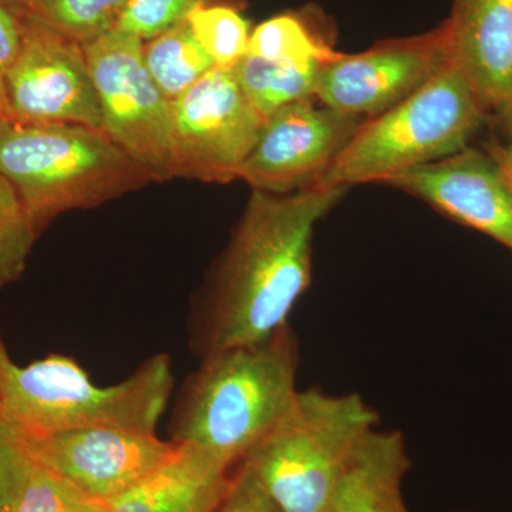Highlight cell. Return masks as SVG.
Listing matches in <instances>:
<instances>
[{
	"instance_id": "obj_1",
	"label": "cell",
	"mask_w": 512,
	"mask_h": 512,
	"mask_svg": "<svg viewBox=\"0 0 512 512\" xmlns=\"http://www.w3.org/2000/svg\"><path fill=\"white\" fill-rule=\"evenodd\" d=\"M348 188L252 191L204 281L191 298L188 346L202 360L271 338L311 285L316 224Z\"/></svg>"
},
{
	"instance_id": "obj_17",
	"label": "cell",
	"mask_w": 512,
	"mask_h": 512,
	"mask_svg": "<svg viewBox=\"0 0 512 512\" xmlns=\"http://www.w3.org/2000/svg\"><path fill=\"white\" fill-rule=\"evenodd\" d=\"M248 53L298 66H325L342 56L323 32L319 10L284 13L265 20L252 30Z\"/></svg>"
},
{
	"instance_id": "obj_16",
	"label": "cell",
	"mask_w": 512,
	"mask_h": 512,
	"mask_svg": "<svg viewBox=\"0 0 512 512\" xmlns=\"http://www.w3.org/2000/svg\"><path fill=\"white\" fill-rule=\"evenodd\" d=\"M410 467L400 431H370L340 476L329 512H410L402 493Z\"/></svg>"
},
{
	"instance_id": "obj_5",
	"label": "cell",
	"mask_w": 512,
	"mask_h": 512,
	"mask_svg": "<svg viewBox=\"0 0 512 512\" xmlns=\"http://www.w3.org/2000/svg\"><path fill=\"white\" fill-rule=\"evenodd\" d=\"M488 123L466 74L450 60L416 92L363 121L316 185L386 184L470 147Z\"/></svg>"
},
{
	"instance_id": "obj_7",
	"label": "cell",
	"mask_w": 512,
	"mask_h": 512,
	"mask_svg": "<svg viewBox=\"0 0 512 512\" xmlns=\"http://www.w3.org/2000/svg\"><path fill=\"white\" fill-rule=\"evenodd\" d=\"M103 130L153 183L173 180L170 101L144 62L140 37L116 28L83 45Z\"/></svg>"
},
{
	"instance_id": "obj_14",
	"label": "cell",
	"mask_w": 512,
	"mask_h": 512,
	"mask_svg": "<svg viewBox=\"0 0 512 512\" xmlns=\"http://www.w3.org/2000/svg\"><path fill=\"white\" fill-rule=\"evenodd\" d=\"M454 62L491 121L512 111V0H451Z\"/></svg>"
},
{
	"instance_id": "obj_20",
	"label": "cell",
	"mask_w": 512,
	"mask_h": 512,
	"mask_svg": "<svg viewBox=\"0 0 512 512\" xmlns=\"http://www.w3.org/2000/svg\"><path fill=\"white\" fill-rule=\"evenodd\" d=\"M26 18L83 46L113 29L128 0H8Z\"/></svg>"
},
{
	"instance_id": "obj_27",
	"label": "cell",
	"mask_w": 512,
	"mask_h": 512,
	"mask_svg": "<svg viewBox=\"0 0 512 512\" xmlns=\"http://www.w3.org/2000/svg\"><path fill=\"white\" fill-rule=\"evenodd\" d=\"M22 47V16L8 0H0V119L5 117L6 77Z\"/></svg>"
},
{
	"instance_id": "obj_19",
	"label": "cell",
	"mask_w": 512,
	"mask_h": 512,
	"mask_svg": "<svg viewBox=\"0 0 512 512\" xmlns=\"http://www.w3.org/2000/svg\"><path fill=\"white\" fill-rule=\"evenodd\" d=\"M144 62L170 103L217 67L187 20L144 42Z\"/></svg>"
},
{
	"instance_id": "obj_9",
	"label": "cell",
	"mask_w": 512,
	"mask_h": 512,
	"mask_svg": "<svg viewBox=\"0 0 512 512\" xmlns=\"http://www.w3.org/2000/svg\"><path fill=\"white\" fill-rule=\"evenodd\" d=\"M450 60L446 19L429 32L382 40L353 55L342 53L320 67L315 99L339 113L370 119L416 92Z\"/></svg>"
},
{
	"instance_id": "obj_6",
	"label": "cell",
	"mask_w": 512,
	"mask_h": 512,
	"mask_svg": "<svg viewBox=\"0 0 512 512\" xmlns=\"http://www.w3.org/2000/svg\"><path fill=\"white\" fill-rule=\"evenodd\" d=\"M379 416L357 393L299 390L291 409L241 461L281 512H329L346 466Z\"/></svg>"
},
{
	"instance_id": "obj_22",
	"label": "cell",
	"mask_w": 512,
	"mask_h": 512,
	"mask_svg": "<svg viewBox=\"0 0 512 512\" xmlns=\"http://www.w3.org/2000/svg\"><path fill=\"white\" fill-rule=\"evenodd\" d=\"M40 232L18 192L0 177V289L19 281Z\"/></svg>"
},
{
	"instance_id": "obj_2",
	"label": "cell",
	"mask_w": 512,
	"mask_h": 512,
	"mask_svg": "<svg viewBox=\"0 0 512 512\" xmlns=\"http://www.w3.org/2000/svg\"><path fill=\"white\" fill-rule=\"evenodd\" d=\"M200 362L175 396L170 441L201 448L232 468L295 402L298 336L286 325L262 342L222 350Z\"/></svg>"
},
{
	"instance_id": "obj_13",
	"label": "cell",
	"mask_w": 512,
	"mask_h": 512,
	"mask_svg": "<svg viewBox=\"0 0 512 512\" xmlns=\"http://www.w3.org/2000/svg\"><path fill=\"white\" fill-rule=\"evenodd\" d=\"M386 184L427 202L512 252V188L485 148H464L436 163L396 175Z\"/></svg>"
},
{
	"instance_id": "obj_29",
	"label": "cell",
	"mask_w": 512,
	"mask_h": 512,
	"mask_svg": "<svg viewBox=\"0 0 512 512\" xmlns=\"http://www.w3.org/2000/svg\"><path fill=\"white\" fill-rule=\"evenodd\" d=\"M511 113H512V111H511Z\"/></svg>"
},
{
	"instance_id": "obj_4",
	"label": "cell",
	"mask_w": 512,
	"mask_h": 512,
	"mask_svg": "<svg viewBox=\"0 0 512 512\" xmlns=\"http://www.w3.org/2000/svg\"><path fill=\"white\" fill-rule=\"evenodd\" d=\"M0 177L43 231L63 212L92 210L153 183L100 128L0 119Z\"/></svg>"
},
{
	"instance_id": "obj_11",
	"label": "cell",
	"mask_w": 512,
	"mask_h": 512,
	"mask_svg": "<svg viewBox=\"0 0 512 512\" xmlns=\"http://www.w3.org/2000/svg\"><path fill=\"white\" fill-rule=\"evenodd\" d=\"M365 120L329 109L315 97L288 104L266 119L238 178L268 194L315 187Z\"/></svg>"
},
{
	"instance_id": "obj_26",
	"label": "cell",
	"mask_w": 512,
	"mask_h": 512,
	"mask_svg": "<svg viewBox=\"0 0 512 512\" xmlns=\"http://www.w3.org/2000/svg\"><path fill=\"white\" fill-rule=\"evenodd\" d=\"M217 512H281L244 464L232 473L231 484Z\"/></svg>"
},
{
	"instance_id": "obj_25",
	"label": "cell",
	"mask_w": 512,
	"mask_h": 512,
	"mask_svg": "<svg viewBox=\"0 0 512 512\" xmlns=\"http://www.w3.org/2000/svg\"><path fill=\"white\" fill-rule=\"evenodd\" d=\"M30 468L19 434L0 416V512L16 511Z\"/></svg>"
},
{
	"instance_id": "obj_10",
	"label": "cell",
	"mask_w": 512,
	"mask_h": 512,
	"mask_svg": "<svg viewBox=\"0 0 512 512\" xmlns=\"http://www.w3.org/2000/svg\"><path fill=\"white\" fill-rule=\"evenodd\" d=\"M20 16L22 47L6 77L3 119L20 124H82L103 130L99 97L83 46Z\"/></svg>"
},
{
	"instance_id": "obj_3",
	"label": "cell",
	"mask_w": 512,
	"mask_h": 512,
	"mask_svg": "<svg viewBox=\"0 0 512 512\" xmlns=\"http://www.w3.org/2000/svg\"><path fill=\"white\" fill-rule=\"evenodd\" d=\"M173 392V365L164 353L101 387L69 356L52 353L19 366L0 333V416L20 437L89 427L157 434Z\"/></svg>"
},
{
	"instance_id": "obj_12",
	"label": "cell",
	"mask_w": 512,
	"mask_h": 512,
	"mask_svg": "<svg viewBox=\"0 0 512 512\" xmlns=\"http://www.w3.org/2000/svg\"><path fill=\"white\" fill-rule=\"evenodd\" d=\"M20 440L33 463L101 504L127 493L173 456L177 447L157 434L113 427L22 436Z\"/></svg>"
},
{
	"instance_id": "obj_23",
	"label": "cell",
	"mask_w": 512,
	"mask_h": 512,
	"mask_svg": "<svg viewBox=\"0 0 512 512\" xmlns=\"http://www.w3.org/2000/svg\"><path fill=\"white\" fill-rule=\"evenodd\" d=\"M215 5L241 10L245 0H128L114 28L146 42L183 22L195 9Z\"/></svg>"
},
{
	"instance_id": "obj_28",
	"label": "cell",
	"mask_w": 512,
	"mask_h": 512,
	"mask_svg": "<svg viewBox=\"0 0 512 512\" xmlns=\"http://www.w3.org/2000/svg\"><path fill=\"white\" fill-rule=\"evenodd\" d=\"M493 123L500 126L504 138L503 140H495L493 143L488 144L485 150L500 165L501 171H503L508 184L512 188V113L505 116L504 119L493 121Z\"/></svg>"
},
{
	"instance_id": "obj_18",
	"label": "cell",
	"mask_w": 512,
	"mask_h": 512,
	"mask_svg": "<svg viewBox=\"0 0 512 512\" xmlns=\"http://www.w3.org/2000/svg\"><path fill=\"white\" fill-rule=\"evenodd\" d=\"M320 67L272 62L248 53L229 70L249 103L266 120L288 104L315 97Z\"/></svg>"
},
{
	"instance_id": "obj_21",
	"label": "cell",
	"mask_w": 512,
	"mask_h": 512,
	"mask_svg": "<svg viewBox=\"0 0 512 512\" xmlns=\"http://www.w3.org/2000/svg\"><path fill=\"white\" fill-rule=\"evenodd\" d=\"M205 52L220 69H232L248 55V20L231 6H205L195 9L185 19Z\"/></svg>"
},
{
	"instance_id": "obj_8",
	"label": "cell",
	"mask_w": 512,
	"mask_h": 512,
	"mask_svg": "<svg viewBox=\"0 0 512 512\" xmlns=\"http://www.w3.org/2000/svg\"><path fill=\"white\" fill-rule=\"evenodd\" d=\"M170 107L173 178L220 184L237 180L266 120L231 70L215 67Z\"/></svg>"
},
{
	"instance_id": "obj_24",
	"label": "cell",
	"mask_w": 512,
	"mask_h": 512,
	"mask_svg": "<svg viewBox=\"0 0 512 512\" xmlns=\"http://www.w3.org/2000/svg\"><path fill=\"white\" fill-rule=\"evenodd\" d=\"M69 483L32 461V468L15 512H104Z\"/></svg>"
},
{
	"instance_id": "obj_15",
	"label": "cell",
	"mask_w": 512,
	"mask_h": 512,
	"mask_svg": "<svg viewBox=\"0 0 512 512\" xmlns=\"http://www.w3.org/2000/svg\"><path fill=\"white\" fill-rule=\"evenodd\" d=\"M175 446L173 456L104 512H217L231 484V467L201 448Z\"/></svg>"
}]
</instances>
